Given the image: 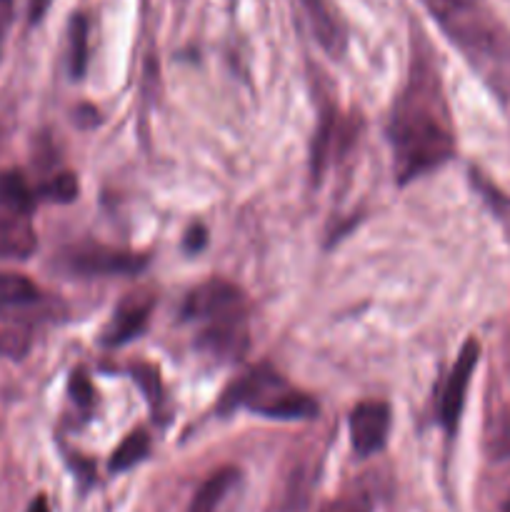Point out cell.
I'll use <instances>...</instances> for the list:
<instances>
[{
  "mask_svg": "<svg viewBox=\"0 0 510 512\" xmlns=\"http://www.w3.org/2000/svg\"><path fill=\"white\" fill-rule=\"evenodd\" d=\"M25 350V343L18 338V335L0 333V355H18Z\"/></svg>",
  "mask_w": 510,
  "mask_h": 512,
  "instance_id": "e0dca14e",
  "label": "cell"
},
{
  "mask_svg": "<svg viewBox=\"0 0 510 512\" xmlns=\"http://www.w3.org/2000/svg\"><path fill=\"white\" fill-rule=\"evenodd\" d=\"M68 60H70V73L75 78L85 73V60H88V20L83 15H75L70 20L68 30Z\"/></svg>",
  "mask_w": 510,
  "mask_h": 512,
  "instance_id": "4fadbf2b",
  "label": "cell"
},
{
  "mask_svg": "<svg viewBox=\"0 0 510 512\" xmlns=\"http://www.w3.org/2000/svg\"><path fill=\"white\" fill-rule=\"evenodd\" d=\"M390 433V408L380 400H365L350 413V440L358 455H373L383 450Z\"/></svg>",
  "mask_w": 510,
  "mask_h": 512,
  "instance_id": "52a82bcc",
  "label": "cell"
},
{
  "mask_svg": "<svg viewBox=\"0 0 510 512\" xmlns=\"http://www.w3.org/2000/svg\"><path fill=\"white\" fill-rule=\"evenodd\" d=\"M225 408H245L255 415L275 420H303L318 413V403L303 390L290 385L278 370L260 365L240 378L225 393Z\"/></svg>",
  "mask_w": 510,
  "mask_h": 512,
  "instance_id": "7a4b0ae2",
  "label": "cell"
},
{
  "mask_svg": "<svg viewBox=\"0 0 510 512\" xmlns=\"http://www.w3.org/2000/svg\"><path fill=\"white\" fill-rule=\"evenodd\" d=\"M388 135L400 183L420 178L450 160L455 140L433 75L413 73L408 90L395 105Z\"/></svg>",
  "mask_w": 510,
  "mask_h": 512,
  "instance_id": "6da1fadb",
  "label": "cell"
},
{
  "mask_svg": "<svg viewBox=\"0 0 510 512\" xmlns=\"http://www.w3.org/2000/svg\"><path fill=\"white\" fill-rule=\"evenodd\" d=\"M10 20H13V0H0V45H3L5 33H8Z\"/></svg>",
  "mask_w": 510,
  "mask_h": 512,
  "instance_id": "ac0fdd59",
  "label": "cell"
},
{
  "mask_svg": "<svg viewBox=\"0 0 510 512\" xmlns=\"http://www.w3.org/2000/svg\"><path fill=\"white\" fill-rule=\"evenodd\" d=\"M240 488V470L220 468L200 485L188 512H228V503Z\"/></svg>",
  "mask_w": 510,
  "mask_h": 512,
  "instance_id": "9c48e42d",
  "label": "cell"
},
{
  "mask_svg": "<svg viewBox=\"0 0 510 512\" xmlns=\"http://www.w3.org/2000/svg\"><path fill=\"white\" fill-rule=\"evenodd\" d=\"M153 305L155 300L150 293L125 295V298L118 303V308H115L110 323L105 325L103 338H100L103 340V345L115 348V345H123L128 343V340L138 338V335L143 333L145 325H148L150 313H153Z\"/></svg>",
  "mask_w": 510,
  "mask_h": 512,
  "instance_id": "ba28073f",
  "label": "cell"
},
{
  "mask_svg": "<svg viewBox=\"0 0 510 512\" xmlns=\"http://www.w3.org/2000/svg\"><path fill=\"white\" fill-rule=\"evenodd\" d=\"M473 3H480V0H425V5H428L433 15L448 13V10H455V8H465V5H473Z\"/></svg>",
  "mask_w": 510,
  "mask_h": 512,
  "instance_id": "2e32d148",
  "label": "cell"
},
{
  "mask_svg": "<svg viewBox=\"0 0 510 512\" xmlns=\"http://www.w3.org/2000/svg\"><path fill=\"white\" fill-rule=\"evenodd\" d=\"M28 512H50V508H48V500H45L43 495H38V498H35L33 503H30Z\"/></svg>",
  "mask_w": 510,
  "mask_h": 512,
  "instance_id": "ffe728a7",
  "label": "cell"
},
{
  "mask_svg": "<svg viewBox=\"0 0 510 512\" xmlns=\"http://www.w3.org/2000/svg\"><path fill=\"white\" fill-rule=\"evenodd\" d=\"M40 193H43V198L60 200V203H65V200H73L75 193H78V183H75V175H70V173L55 175L50 183H45L43 188H40Z\"/></svg>",
  "mask_w": 510,
  "mask_h": 512,
  "instance_id": "5bb4252c",
  "label": "cell"
},
{
  "mask_svg": "<svg viewBox=\"0 0 510 512\" xmlns=\"http://www.w3.org/2000/svg\"><path fill=\"white\" fill-rule=\"evenodd\" d=\"M478 358H480V345L475 343V340H468V343L463 345V350H460L448 380H445L443 395H440L438 418L448 433H455V428H458L460 413H463V405H465V393H468V385L475 373V365H478Z\"/></svg>",
  "mask_w": 510,
  "mask_h": 512,
  "instance_id": "8992f818",
  "label": "cell"
},
{
  "mask_svg": "<svg viewBox=\"0 0 510 512\" xmlns=\"http://www.w3.org/2000/svg\"><path fill=\"white\" fill-rule=\"evenodd\" d=\"M35 193L15 170H0V258L23 260L38 248Z\"/></svg>",
  "mask_w": 510,
  "mask_h": 512,
  "instance_id": "3957f363",
  "label": "cell"
},
{
  "mask_svg": "<svg viewBox=\"0 0 510 512\" xmlns=\"http://www.w3.org/2000/svg\"><path fill=\"white\" fill-rule=\"evenodd\" d=\"M300 3H303L305 13H308V20L313 25V33L320 40V45L330 50V53H340L345 40L343 28H340L338 18L330 10L328 0H300Z\"/></svg>",
  "mask_w": 510,
  "mask_h": 512,
  "instance_id": "30bf717a",
  "label": "cell"
},
{
  "mask_svg": "<svg viewBox=\"0 0 510 512\" xmlns=\"http://www.w3.org/2000/svg\"><path fill=\"white\" fill-rule=\"evenodd\" d=\"M503 512H510V498H508V503H505V508H503Z\"/></svg>",
  "mask_w": 510,
  "mask_h": 512,
  "instance_id": "44dd1931",
  "label": "cell"
},
{
  "mask_svg": "<svg viewBox=\"0 0 510 512\" xmlns=\"http://www.w3.org/2000/svg\"><path fill=\"white\" fill-rule=\"evenodd\" d=\"M40 290L30 278L10 270H0V313L15 308H28L38 303Z\"/></svg>",
  "mask_w": 510,
  "mask_h": 512,
  "instance_id": "8fae6325",
  "label": "cell"
},
{
  "mask_svg": "<svg viewBox=\"0 0 510 512\" xmlns=\"http://www.w3.org/2000/svg\"><path fill=\"white\" fill-rule=\"evenodd\" d=\"M58 263L65 273L70 275H88V278H100V275H128L138 273L145 265V258L128 250L110 248L100 243H78L60 250Z\"/></svg>",
  "mask_w": 510,
  "mask_h": 512,
  "instance_id": "5b68a950",
  "label": "cell"
},
{
  "mask_svg": "<svg viewBox=\"0 0 510 512\" xmlns=\"http://www.w3.org/2000/svg\"><path fill=\"white\" fill-rule=\"evenodd\" d=\"M183 315L188 320L205 328H220V325L245 323V298L238 285L228 280H208L198 285L185 300Z\"/></svg>",
  "mask_w": 510,
  "mask_h": 512,
  "instance_id": "277c9868",
  "label": "cell"
},
{
  "mask_svg": "<svg viewBox=\"0 0 510 512\" xmlns=\"http://www.w3.org/2000/svg\"><path fill=\"white\" fill-rule=\"evenodd\" d=\"M205 243V230L200 228V225H195V228L188 230V238H185V248L188 250H200Z\"/></svg>",
  "mask_w": 510,
  "mask_h": 512,
  "instance_id": "d6986e66",
  "label": "cell"
},
{
  "mask_svg": "<svg viewBox=\"0 0 510 512\" xmlns=\"http://www.w3.org/2000/svg\"><path fill=\"white\" fill-rule=\"evenodd\" d=\"M320 512H373V503H370L368 495L350 493L338 500H330Z\"/></svg>",
  "mask_w": 510,
  "mask_h": 512,
  "instance_id": "9a60e30c",
  "label": "cell"
},
{
  "mask_svg": "<svg viewBox=\"0 0 510 512\" xmlns=\"http://www.w3.org/2000/svg\"><path fill=\"white\" fill-rule=\"evenodd\" d=\"M148 450H150L148 433H145V430H135V433H130L128 438L118 445V450H115L113 458H110V470L123 473V470L133 468V465H138L140 460H145Z\"/></svg>",
  "mask_w": 510,
  "mask_h": 512,
  "instance_id": "7c38bea8",
  "label": "cell"
}]
</instances>
